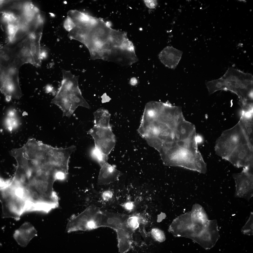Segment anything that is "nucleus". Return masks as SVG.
<instances>
[{"label": "nucleus", "mask_w": 253, "mask_h": 253, "mask_svg": "<svg viewBox=\"0 0 253 253\" xmlns=\"http://www.w3.org/2000/svg\"><path fill=\"white\" fill-rule=\"evenodd\" d=\"M183 223V222L182 221L180 222V223L181 224H182Z\"/></svg>", "instance_id": "7c9ffc66"}, {"label": "nucleus", "mask_w": 253, "mask_h": 253, "mask_svg": "<svg viewBox=\"0 0 253 253\" xmlns=\"http://www.w3.org/2000/svg\"><path fill=\"white\" fill-rule=\"evenodd\" d=\"M244 133L248 143L253 148V117H247L243 115L239 122Z\"/></svg>", "instance_id": "f3484780"}, {"label": "nucleus", "mask_w": 253, "mask_h": 253, "mask_svg": "<svg viewBox=\"0 0 253 253\" xmlns=\"http://www.w3.org/2000/svg\"><path fill=\"white\" fill-rule=\"evenodd\" d=\"M151 234L154 238L158 241L162 242L165 239V237L163 233L158 229L154 228L152 229L151 231Z\"/></svg>", "instance_id": "4be33fe9"}, {"label": "nucleus", "mask_w": 253, "mask_h": 253, "mask_svg": "<svg viewBox=\"0 0 253 253\" xmlns=\"http://www.w3.org/2000/svg\"><path fill=\"white\" fill-rule=\"evenodd\" d=\"M112 192L109 190L105 191L102 194L103 199L105 201H108L112 197Z\"/></svg>", "instance_id": "b1692460"}, {"label": "nucleus", "mask_w": 253, "mask_h": 253, "mask_svg": "<svg viewBox=\"0 0 253 253\" xmlns=\"http://www.w3.org/2000/svg\"><path fill=\"white\" fill-rule=\"evenodd\" d=\"M47 89L48 91L49 92L52 89V88L51 86H48L47 88Z\"/></svg>", "instance_id": "cd10ccee"}, {"label": "nucleus", "mask_w": 253, "mask_h": 253, "mask_svg": "<svg viewBox=\"0 0 253 253\" xmlns=\"http://www.w3.org/2000/svg\"><path fill=\"white\" fill-rule=\"evenodd\" d=\"M61 84L52 103L62 110L63 116H70L78 106L88 108L90 106L82 96L78 84L79 76L70 71L63 70Z\"/></svg>", "instance_id": "f257e3e1"}, {"label": "nucleus", "mask_w": 253, "mask_h": 253, "mask_svg": "<svg viewBox=\"0 0 253 253\" xmlns=\"http://www.w3.org/2000/svg\"><path fill=\"white\" fill-rule=\"evenodd\" d=\"M37 235V231L33 225L29 222H25L15 231L13 237L19 245L25 247Z\"/></svg>", "instance_id": "f8f14e48"}, {"label": "nucleus", "mask_w": 253, "mask_h": 253, "mask_svg": "<svg viewBox=\"0 0 253 253\" xmlns=\"http://www.w3.org/2000/svg\"><path fill=\"white\" fill-rule=\"evenodd\" d=\"M182 54V52L172 46H167L160 53L159 58L165 66L175 69L180 61Z\"/></svg>", "instance_id": "9b49d317"}, {"label": "nucleus", "mask_w": 253, "mask_h": 253, "mask_svg": "<svg viewBox=\"0 0 253 253\" xmlns=\"http://www.w3.org/2000/svg\"><path fill=\"white\" fill-rule=\"evenodd\" d=\"M34 10L36 12H37L38 11V9L36 7H34Z\"/></svg>", "instance_id": "c756f323"}, {"label": "nucleus", "mask_w": 253, "mask_h": 253, "mask_svg": "<svg viewBox=\"0 0 253 253\" xmlns=\"http://www.w3.org/2000/svg\"><path fill=\"white\" fill-rule=\"evenodd\" d=\"M93 115L94 126L102 127H111L109 123L111 114L107 110L99 108L93 113Z\"/></svg>", "instance_id": "a211bd4d"}, {"label": "nucleus", "mask_w": 253, "mask_h": 253, "mask_svg": "<svg viewBox=\"0 0 253 253\" xmlns=\"http://www.w3.org/2000/svg\"><path fill=\"white\" fill-rule=\"evenodd\" d=\"M206 227V230L202 234V239L207 244V248H211L215 245L220 237L216 220L208 222Z\"/></svg>", "instance_id": "2eb2a0df"}, {"label": "nucleus", "mask_w": 253, "mask_h": 253, "mask_svg": "<svg viewBox=\"0 0 253 253\" xmlns=\"http://www.w3.org/2000/svg\"><path fill=\"white\" fill-rule=\"evenodd\" d=\"M137 80L135 78H132L130 80V83L131 84L134 85L136 82Z\"/></svg>", "instance_id": "bb28decb"}, {"label": "nucleus", "mask_w": 253, "mask_h": 253, "mask_svg": "<svg viewBox=\"0 0 253 253\" xmlns=\"http://www.w3.org/2000/svg\"><path fill=\"white\" fill-rule=\"evenodd\" d=\"M139 221V217L134 215L128 217L126 223L128 227L133 231L138 227Z\"/></svg>", "instance_id": "412c9836"}, {"label": "nucleus", "mask_w": 253, "mask_h": 253, "mask_svg": "<svg viewBox=\"0 0 253 253\" xmlns=\"http://www.w3.org/2000/svg\"><path fill=\"white\" fill-rule=\"evenodd\" d=\"M253 148L248 144L236 147L226 159L237 167L253 165Z\"/></svg>", "instance_id": "1a4fd4ad"}, {"label": "nucleus", "mask_w": 253, "mask_h": 253, "mask_svg": "<svg viewBox=\"0 0 253 253\" xmlns=\"http://www.w3.org/2000/svg\"><path fill=\"white\" fill-rule=\"evenodd\" d=\"M197 141L199 142L201 141V138L199 137H197Z\"/></svg>", "instance_id": "c85d7f7f"}, {"label": "nucleus", "mask_w": 253, "mask_h": 253, "mask_svg": "<svg viewBox=\"0 0 253 253\" xmlns=\"http://www.w3.org/2000/svg\"><path fill=\"white\" fill-rule=\"evenodd\" d=\"M253 214L251 212L249 217L245 225L241 229L242 233L244 234L252 235L253 234Z\"/></svg>", "instance_id": "aec40b11"}, {"label": "nucleus", "mask_w": 253, "mask_h": 253, "mask_svg": "<svg viewBox=\"0 0 253 253\" xmlns=\"http://www.w3.org/2000/svg\"><path fill=\"white\" fill-rule=\"evenodd\" d=\"M224 86V90H229L235 94L240 100H253V75L238 69L230 67L220 78Z\"/></svg>", "instance_id": "f03ea898"}, {"label": "nucleus", "mask_w": 253, "mask_h": 253, "mask_svg": "<svg viewBox=\"0 0 253 253\" xmlns=\"http://www.w3.org/2000/svg\"><path fill=\"white\" fill-rule=\"evenodd\" d=\"M1 200L2 206V217L19 220L22 214L26 212V204L24 201L10 196H2Z\"/></svg>", "instance_id": "6e6552de"}, {"label": "nucleus", "mask_w": 253, "mask_h": 253, "mask_svg": "<svg viewBox=\"0 0 253 253\" xmlns=\"http://www.w3.org/2000/svg\"><path fill=\"white\" fill-rule=\"evenodd\" d=\"M0 90L7 97L19 99L22 96L19 83V73L11 72L0 77Z\"/></svg>", "instance_id": "9d476101"}, {"label": "nucleus", "mask_w": 253, "mask_h": 253, "mask_svg": "<svg viewBox=\"0 0 253 253\" xmlns=\"http://www.w3.org/2000/svg\"><path fill=\"white\" fill-rule=\"evenodd\" d=\"M14 26L12 25H9L8 27V32L9 34L11 36L13 35L15 33V30Z\"/></svg>", "instance_id": "a878e982"}, {"label": "nucleus", "mask_w": 253, "mask_h": 253, "mask_svg": "<svg viewBox=\"0 0 253 253\" xmlns=\"http://www.w3.org/2000/svg\"><path fill=\"white\" fill-rule=\"evenodd\" d=\"M91 154L92 156L98 162L101 167L107 162L108 156L104 154L96 148L92 150Z\"/></svg>", "instance_id": "6ab92c4d"}, {"label": "nucleus", "mask_w": 253, "mask_h": 253, "mask_svg": "<svg viewBox=\"0 0 253 253\" xmlns=\"http://www.w3.org/2000/svg\"><path fill=\"white\" fill-rule=\"evenodd\" d=\"M128 216L120 214L103 212L101 227H107L115 231L122 228Z\"/></svg>", "instance_id": "ddd939ff"}, {"label": "nucleus", "mask_w": 253, "mask_h": 253, "mask_svg": "<svg viewBox=\"0 0 253 253\" xmlns=\"http://www.w3.org/2000/svg\"><path fill=\"white\" fill-rule=\"evenodd\" d=\"M144 1L146 7L150 9L155 8L157 5V2L156 0H144Z\"/></svg>", "instance_id": "5701e85b"}, {"label": "nucleus", "mask_w": 253, "mask_h": 253, "mask_svg": "<svg viewBox=\"0 0 253 253\" xmlns=\"http://www.w3.org/2000/svg\"><path fill=\"white\" fill-rule=\"evenodd\" d=\"M248 144L239 122L232 128L224 131L217 139L215 147L216 154L226 160L238 146Z\"/></svg>", "instance_id": "7ed1b4c3"}, {"label": "nucleus", "mask_w": 253, "mask_h": 253, "mask_svg": "<svg viewBox=\"0 0 253 253\" xmlns=\"http://www.w3.org/2000/svg\"><path fill=\"white\" fill-rule=\"evenodd\" d=\"M116 231L118 241V247L120 253L127 251L131 247L132 243V233L133 231L125 227L119 229Z\"/></svg>", "instance_id": "dca6fc26"}, {"label": "nucleus", "mask_w": 253, "mask_h": 253, "mask_svg": "<svg viewBox=\"0 0 253 253\" xmlns=\"http://www.w3.org/2000/svg\"><path fill=\"white\" fill-rule=\"evenodd\" d=\"M102 212L97 207H90L81 213L69 219L67 227L68 232L94 229L101 227Z\"/></svg>", "instance_id": "20e7f679"}, {"label": "nucleus", "mask_w": 253, "mask_h": 253, "mask_svg": "<svg viewBox=\"0 0 253 253\" xmlns=\"http://www.w3.org/2000/svg\"><path fill=\"white\" fill-rule=\"evenodd\" d=\"M117 30L112 28L105 22L96 26L90 35L86 46L90 51L91 59L95 57L105 44L112 37Z\"/></svg>", "instance_id": "39448f33"}, {"label": "nucleus", "mask_w": 253, "mask_h": 253, "mask_svg": "<svg viewBox=\"0 0 253 253\" xmlns=\"http://www.w3.org/2000/svg\"><path fill=\"white\" fill-rule=\"evenodd\" d=\"M233 176L235 183V197L249 201L253 195V165L244 167L241 172Z\"/></svg>", "instance_id": "423d86ee"}, {"label": "nucleus", "mask_w": 253, "mask_h": 253, "mask_svg": "<svg viewBox=\"0 0 253 253\" xmlns=\"http://www.w3.org/2000/svg\"><path fill=\"white\" fill-rule=\"evenodd\" d=\"M124 207L128 211H131L133 209L134 205L131 202H128L124 203L123 205Z\"/></svg>", "instance_id": "393cba45"}, {"label": "nucleus", "mask_w": 253, "mask_h": 253, "mask_svg": "<svg viewBox=\"0 0 253 253\" xmlns=\"http://www.w3.org/2000/svg\"><path fill=\"white\" fill-rule=\"evenodd\" d=\"M88 133L94 140L95 147L108 156L116 144L115 137L111 127H102L94 125Z\"/></svg>", "instance_id": "0eeeda50"}, {"label": "nucleus", "mask_w": 253, "mask_h": 253, "mask_svg": "<svg viewBox=\"0 0 253 253\" xmlns=\"http://www.w3.org/2000/svg\"><path fill=\"white\" fill-rule=\"evenodd\" d=\"M120 172L108 164H104L100 170L98 179L99 185H107L116 181L120 175Z\"/></svg>", "instance_id": "4468645a"}]
</instances>
